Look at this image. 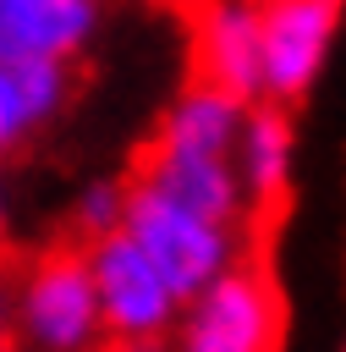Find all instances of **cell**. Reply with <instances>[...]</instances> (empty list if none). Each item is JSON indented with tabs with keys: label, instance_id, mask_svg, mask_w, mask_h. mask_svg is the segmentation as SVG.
<instances>
[{
	"label": "cell",
	"instance_id": "6da1fadb",
	"mask_svg": "<svg viewBox=\"0 0 346 352\" xmlns=\"http://www.w3.org/2000/svg\"><path fill=\"white\" fill-rule=\"evenodd\" d=\"M115 231H126L143 248V258L165 275V286L181 302L242 258V231L236 226H220V220L176 204L170 192L137 182V176L121 182V226Z\"/></svg>",
	"mask_w": 346,
	"mask_h": 352
},
{
	"label": "cell",
	"instance_id": "7a4b0ae2",
	"mask_svg": "<svg viewBox=\"0 0 346 352\" xmlns=\"http://www.w3.org/2000/svg\"><path fill=\"white\" fill-rule=\"evenodd\" d=\"M104 319L88 280L82 248H49L11 286V346L16 352H99Z\"/></svg>",
	"mask_w": 346,
	"mask_h": 352
},
{
	"label": "cell",
	"instance_id": "3957f363",
	"mask_svg": "<svg viewBox=\"0 0 346 352\" xmlns=\"http://www.w3.org/2000/svg\"><path fill=\"white\" fill-rule=\"evenodd\" d=\"M170 352H275L280 341V297L264 264L236 258L203 292H192L170 324Z\"/></svg>",
	"mask_w": 346,
	"mask_h": 352
},
{
	"label": "cell",
	"instance_id": "277c9868",
	"mask_svg": "<svg viewBox=\"0 0 346 352\" xmlns=\"http://www.w3.org/2000/svg\"><path fill=\"white\" fill-rule=\"evenodd\" d=\"M82 258H88V280H93V297H99L104 336H115V341L170 336L181 297L165 286V275L143 258V248L126 231H104V236L82 242Z\"/></svg>",
	"mask_w": 346,
	"mask_h": 352
},
{
	"label": "cell",
	"instance_id": "5b68a950",
	"mask_svg": "<svg viewBox=\"0 0 346 352\" xmlns=\"http://www.w3.org/2000/svg\"><path fill=\"white\" fill-rule=\"evenodd\" d=\"M346 0H247L258 28V99L297 104L324 66Z\"/></svg>",
	"mask_w": 346,
	"mask_h": 352
},
{
	"label": "cell",
	"instance_id": "8992f818",
	"mask_svg": "<svg viewBox=\"0 0 346 352\" xmlns=\"http://www.w3.org/2000/svg\"><path fill=\"white\" fill-rule=\"evenodd\" d=\"M192 88L258 104V28L247 0H203L192 16Z\"/></svg>",
	"mask_w": 346,
	"mask_h": 352
},
{
	"label": "cell",
	"instance_id": "52a82bcc",
	"mask_svg": "<svg viewBox=\"0 0 346 352\" xmlns=\"http://www.w3.org/2000/svg\"><path fill=\"white\" fill-rule=\"evenodd\" d=\"M231 165H236V187H242L247 214L269 220L286 204V187H291V121H286L280 104L258 99V104L242 110Z\"/></svg>",
	"mask_w": 346,
	"mask_h": 352
},
{
	"label": "cell",
	"instance_id": "ba28073f",
	"mask_svg": "<svg viewBox=\"0 0 346 352\" xmlns=\"http://www.w3.org/2000/svg\"><path fill=\"white\" fill-rule=\"evenodd\" d=\"M93 0H0V60H77Z\"/></svg>",
	"mask_w": 346,
	"mask_h": 352
},
{
	"label": "cell",
	"instance_id": "9c48e42d",
	"mask_svg": "<svg viewBox=\"0 0 346 352\" xmlns=\"http://www.w3.org/2000/svg\"><path fill=\"white\" fill-rule=\"evenodd\" d=\"M71 99V60H0V160Z\"/></svg>",
	"mask_w": 346,
	"mask_h": 352
},
{
	"label": "cell",
	"instance_id": "30bf717a",
	"mask_svg": "<svg viewBox=\"0 0 346 352\" xmlns=\"http://www.w3.org/2000/svg\"><path fill=\"white\" fill-rule=\"evenodd\" d=\"M115 226H121V182L93 187V192L77 204V214H71V231H77L82 242H93V236H104V231H115Z\"/></svg>",
	"mask_w": 346,
	"mask_h": 352
},
{
	"label": "cell",
	"instance_id": "8fae6325",
	"mask_svg": "<svg viewBox=\"0 0 346 352\" xmlns=\"http://www.w3.org/2000/svg\"><path fill=\"white\" fill-rule=\"evenodd\" d=\"M0 346H11V280L0 275Z\"/></svg>",
	"mask_w": 346,
	"mask_h": 352
},
{
	"label": "cell",
	"instance_id": "7c38bea8",
	"mask_svg": "<svg viewBox=\"0 0 346 352\" xmlns=\"http://www.w3.org/2000/svg\"><path fill=\"white\" fill-rule=\"evenodd\" d=\"M110 352H170V341H165V336H148V341H115Z\"/></svg>",
	"mask_w": 346,
	"mask_h": 352
},
{
	"label": "cell",
	"instance_id": "4fadbf2b",
	"mask_svg": "<svg viewBox=\"0 0 346 352\" xmlns=\"http://www.w3.org/2000/svg\"><path fill=\"white\" fill-rule=\"evenodd\" d=\"M154 6H165V11H181V16H192L203 0H154Z\"/></svg>",
	"mask_w": 346,
	"mask_h": 352
},
{
	"label": "cell",
	"instance_id": "5bb4252c",
	"mask_svg": "<svg viewBox=\"0 0 346 352\" xmlns=\"http://www.w3.org/2000/svg\"><path fill=\"white\" fill-rule=\"evenodd\" d=\"M0 352H16V346H0Z\"/></svg>",
	"mask_w": 346,
	"mask_h": 352
}]
</instances>
